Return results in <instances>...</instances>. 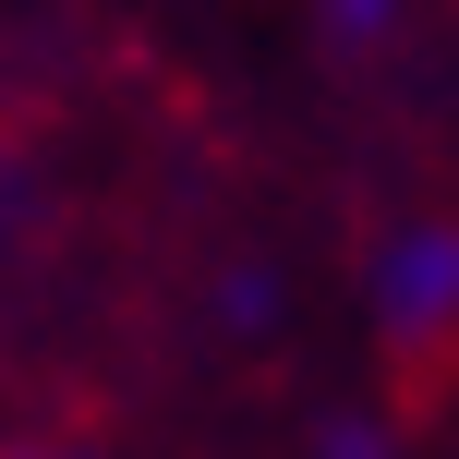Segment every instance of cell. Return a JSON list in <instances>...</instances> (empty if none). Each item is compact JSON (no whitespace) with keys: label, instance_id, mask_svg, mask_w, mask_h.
<instances>
[{"label":"cell","instance_id":"cell-1","mask_svg":"<svg viewBox=\"0 0 459 459\" xmlns=\"http://www.w3.org/2000/svg\"><path fill=\"white\" fill-rule=\"evenodd\" d=\"M0 459H73V447H48V436H0Z\"/></svg>","mask_w":459,"mask_h":459}]
</instances>
